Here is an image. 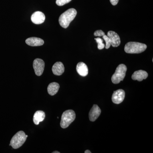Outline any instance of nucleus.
I'll return each instance as SVG.
<instances>
[{
  "label": "nucleus",
  "mask_w": 153,
  "mask_h": 153,
  "mask_svg": "<svg viewBox=\"0 0 153 153\" xmlns=\"http://www.w3.org/2000/svg\"><path fill=\"white\" fill-rule=\"evenodd\" d=\"M77 12L74 8L68 9L60 15L59 19V23L62 27L67 28L70 23L76 17Z\"/></svg>",
  "instance_id": "obj_1"
},
{
  "label": "nucleus",
  "mask_w": 153,
  "mask_h": 153,
  "mask_svg": "<svg viewBox=\"0 0 153 153\" xmlns=\"http://www.w3.org/2000/svg\"><path fill=\"white\" fill-rule=\"evenodd\" d=\"M147 46L145 44L136 42H129L126 44L124 50L129 54H139L146 50Z\"/></svg>",
  "instance_id": "obj_2"
},
{
  "label": "nucleus",
  "mask_w": 153,
  "mask_h": 153,
  "mask_svg": "<svg viewBox=\"0 0 153 153\" xmlns=\"http://www.w3.org/2000/svg\"><path fill=\"white\" fill-rule=\"evenodd\" d=\"M76 114L72 110H68L63 113L61 116L60 126L63 128H67L75 120Z\"/></svg>",
  "instance_id": "obj_3"
},
{
  "label": "nucleus",
  "mask_w": 153,
  "mask_h": 153,
  "mask_svg": "<svg viewBox=\"0 0 153 153\" xmlns=\"http://www.w3.org/2000/svg\"><path fill=\"white\" fill-rule=\"evenodd\" d=\"M27 137L25 132L21 131L17 132L11 140L10 146L14 149H18L21 147L25 143Z\"/></svg>",
  "instance_id": "obj_4"
},
{
  "label": "nucleus",
  "mask_w": 153,
  "mask_h": 153,
  "mask_svg": "<svg viewBox=\"0 0 153 153\" xmlns=\"http://www.w3.org/2000/svg\"><path fill=\"white\" fill-rule=\"evenodd\" d=\"M127 68L126 66L123 64H120L117 66L115 72L111 77V81L114 84H118L123 81L125 77L126 72Z\"/></svg>",
  "instance_id": "obj_5"
},
{
  "label": "nucleus",
  "mask_w": 153,
  "mask_h": 153,
  "mask_svg": "<svg viewBox=\"0 0 153 153\" xmlns=\"http://www.w3.org/2000/svg\"><path fill=\"white\" fill-rule=\"evenodd\" d=\"M33 68L36 75L38 76H41L44 72L45 63L44 60L40 58H37L33 61Z\"/></svg>",
  "instance_id": "obj_6"
},
{
  "label": "nucleus",
  "mask_w": 153,
  "mask_h": 153,
  "mask_svg": "<svg viewBox=\"0 0 153 153\" xmlns=\"http://www.w3.org/2000/svg\"><path fill=\"white\" fill-rule=\"evenodd\" d=\"M125 92L123 89L114 91L112 96V101L115 104H120L124 100Z\"/></svg>",
  "instance_id": "obj_7"
},
{
  "label": "nucleus",
  "mask_w": 153,
  "mask_h": 153,
  "mask_svg": "<svg viewBox=\"0 0 153 153\" xmlns=\"http://www.w3.org/2000/svg\"><path fill=\"white\" fill-rule=\"evenodd\" d=\"M107 36L110 40L111 45L113 47H117L119 46L121 43L120 39L117 33L114 31H108Z\"/></svg>",
  "instance_id": "obj_8"
},
{
  "label": "nucleus",
  "mask_w": 153,
  "mask_h": 153,
  "mask_svg": "<svg viewBox=\"0 0 153 153\" xmlns=\"http://www.w3.org/2000/svg\"><path fill=\"white\" fill-rule=\"evenodd\" d=\"M45 20V15L42 12L37 11L32 15L31 21L34 24L40 25L44 23Z\"/></svg>",
  "instance_id": "obj_9"
},
{
  "label": "nucleus",
  "mask_w": 153,
  "mask_h": 153,
  "mask_svg": "<svg viewBox=\"0 0 153 153\" xmlns=\"http://www.w3.org/2000/svg\"><path fill=\"white\" fill-rule=\"evenodd\" d=\"M101 111L97 105H94L89 113V120L91 122H94L101 114Z\"/></svg>",
  "instance_id": "obj_10"
},
{
  "label": "nucleus",
  "mask_w": 153,
  "mask_h": 153,
  "mask_svg": "<svg viewBox=\"0 0 153 153\" xmlns=\"http://www.w3.org/2000/svg\"><path fill=\"white\" fill-rule=\"evenodd\" d=\"M26 44L29 46L32 47H38L41 46L44 44V41L43 39L36 37H31L27 38L26 40Z\"/></svg>",
  "instance_id": "obj_11"
},
{
  "label": "nucleus",
  "mask_w": 153,
  "mask_h": 153,
  "mask_svg": "<svg viewBox=\"0 0 153 153\" xmlns=\"http://www.w3.org/2000/svg\"><path fill=\"white\" fill-rule=\"evenodd\" d=\"M148 76V74L146 71L142 70L135 71L132 75V79L134 80H138V81H143L146 79Z\"/></svg>",
  "instance_id": "obj_12"
},
{
  "label": "nucleus",
  "mask_w": 153,
  "mask_h": 153,
  "mask_svg": "<svg viewBox=\"0 0 153 153\" xmlns=\"http://www.w3.org/2000/svg\"><path fill=\"white\" fill-rule=\"evenodd\" d=\"M65 68L63 63L60 62H57L54 64L52 68L53 74L55 75L60 76L64 72Z\"/></svg>",
  "instance_id": "obj_13"
},
{
  "label": "nucleus",
  "mask_w": 153,
  "mask_h": 153,
  "mask_svg": "<svg viewBox=\"0 0 153 153\" xmlns=\"http://www.w3.org/2000/svg\"><path fill=\"white\" fill-rule=\"evenodd\" d=\"M77 73L80 76H85L88 74V68L87 65L83 62H79L76 66Z\"/></svg>",
  "instance_id": "obj_14"
},
{
  "label": "nucleus",
  "mask_w": 153,
  "mask_h": 153,
  "mask_svg": "<svg viewBox=\"0 0 153 153\" xmlns=\"http://www.w3.org/2000/svg\"><path fill=\"white\" fill-rule=\"evenodd\" d=\"M45 116L46 115L44 111H36L33 116L34 123L36 125H38L40 122L43 121L45 119Z\"/></svg>",
  "instance_id": "obj_15"
},
{
  "label": "nucleus",
  "mask_w": 153,
  "mask_h": 153,
  "mask_svg": "<svg viewBox=\"0 0 153 153\" xmlns=\"http://www.w3.org/2000/svg\"><path fill=\"white\" fill-rule=\"evenodd\" d=\"M60 88V85L58 83L53 82L50 83L47 88L48 93L50 95L53 96L56 94Z\"/></svg>",
  "instance_id": "obj_16"
},
{
  "label": "nucleus",
  "mask_w": 153,
  "mask_h": 153,
  "mask_svg": "<svg viewBox=\"0 0 153 153\" xmlns=\"http://www.w3.org/2000/svg\"><path fill=\"white\" fill-rule=\"evenodd\" d=\"M94 39L96 41L97 43L98 44V46H97L98 49L100 50L103 49L105 47V45L103 43L102 39L100 38H95Z\"/></svg>",
  "instance_id": "obj_17"
},
{
  "label": "nucleus",
  "mask_w": 153,
  "mask_h": 153,
  "mask_svg": "<svg viewBox=\"0 0 153 153\" xmlns=\"http://www.w3.org/2000/svg\"><path fill=\"white\" fill-rule=\"evenodd\" d=\"M102 38L104 39V41H105V43H106V45H105V49H109L110 47L111 46V41L109 38H108V36L105 35L102 36Z\"/></svg>",
  "instance_id": "obj_18"
},
{
  "label": "nucleus",
  "mask_w": 153,
  "mask_h": 153,
  "mask_svg": "<svg viewBox=\"0 0 153 153\" xmlns=\"http://www.w3.org/2000/svg\"><path fill=\"white\" fill-rule=\"evenodd\" d=\"M71 0H56V3L57 5L62 6L70 2Z\"/></svg>",
  "instance_id": "obj_19"
},
{
  "label": "nucleus",
  "mask_w": 153,
  "mask_h": 153,
  "mask_svg": "<svg viewBox=\"0 0 153 153\" xmlns=\"http://www.w3.org/2000/svg\"><path fill=\"white\" fill-rule=\"evenodd\" d=\"M105 35L104 32L101 30H98L96 31L94 33V36H98V37H101Z\"/></svg>",
  "instance_id": "obj_20"
},
{
  "label": "nucleus",
  "mask_w": 153,
  "mask_h": 153,
  "mask_svg": "<svg viewBox=\"0 0 153 153\" xmlns=\"http://www.w3.org/2000/svg\"><path fill=\"white\" fill-rule=\"evenodd\" d=\"M119 0H110L111 3L113 5H116L118 3Z\"/></svg>",
  "instance_id": "obj_21"
},
{
  "label": "nucleus",
  "mask_w": 153,
  "mask_h": 153,
  "mask_svg": "<svg viewBox=\"0 0 153 153\" xmlns=\"http://www.w3.org/2000/svg\"><path fill=\"white\" fill-rule=\"evenodd\" d=\"M85 153H91V152H90V151L87 150L85 151Z\"/></svg>",
  "instance_id": "obj_22"
},
{
  "label": "nucleus",
  "mask_w": 153,
  "mask_h": 153,
  "mask_svg": "<svg viewBox=\"0 0 153 153\" xmlns=\"http://www.w3.org/2000/svg\"><path fill=\"white\" fill-rule=\"evenodd\" d=\"M53 153H60V152H57V151H55V152H53Z\"/></svg>",
  "instance_id": "obj_23"
}]
</instances>
